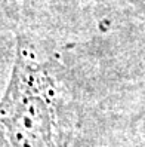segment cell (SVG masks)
Returning <instances> with one entry per match:
<instances>
[{
	"label": "cell",
	"instance_id": "obj_1",
	"mask_svg": "<svg viewBox=\"0 0 145 147\" xmlns=\"http://www.w3.org/2000/svg\"><path fill=\"white\" fill-rule=\"evenodd\" d=\"M77 123L61 57L18 31L11 76L0 98V147H70Z\"/></svg>",
	"mask_w": 145,
	"mask_h": 147
},
{
	"label": "cell",
	"instance_id": "obj_2",
	"mask_svg": "<svg viewBox=\"0 0 145 147\" xmlns=\"http://www.w3.org/2000/svg\"><path fill=\"white\" fill-rule=\"evenodd\" d=\"M2 2H3V0H0V3H2Z\"/></svg>",
	"mask_w": 145,
	"mask_h": 147
}]
</instances>
